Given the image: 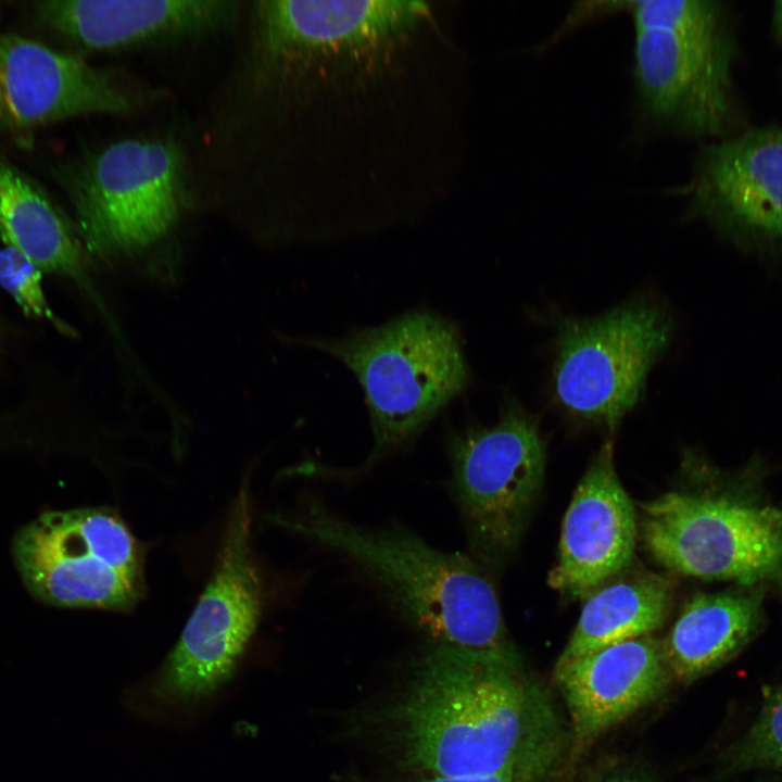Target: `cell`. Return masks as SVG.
<instances>
[{"label":"cell","mask_w":782,"mask_h":782,"mask_svg":"<svg viewBox=\"0 0 782 782\" xmlns=\"http://www.w3.org/2000/svg\"><path fill=\"white\" fill-rule=\"evenodd\" d=\"M761 584L697 593L661 642L672 677L690 683L735 656L761 627Z\"/></svg>","instance_id":"e0dca14e"},{"label":"cell","mask_w":782,"mask_h":782,"mask_svg":"<svg viewBox=\"0 0 782 782\" xmlns=\"http://www.w3.org/2000/svg\"><path fill=\"white\" fill-rule=\"evenodd\" d=\"M128 93L106 72L0 31V127L25 129L92 113H125Z\"/></svg>","instance_id":"4fadbf2b"},{"label":"cell","mask_w":782,"mask_h":782,"mask_svg":"<svg viewBox=\"0 0 782 782\" xmlns=\"http://www.w3.org/2000/svg\"><path fill=\"white\" fill-rule=\"evenodd\" d=\"M80 236L99 255L136 252L174 227L185 203L178 148L126 139L87 156L67 177Z\"/></svg>","instance_id":"ba28073f"},{"label":"cell","mask_w":782,"mask_h":782,"mask_svg":"<svg viewBox=\"0 0 782 782\" xmlns=\"http://www.w3.org/2000/svg\"><path fill=\"white\" fill-rule=\"evenodd\" d=\"M673 593L672 581L654 572L634 573L596 589L588 595L555 666L652 634L665 622Z\"/></svg>","instance_id":"d6986e66"},{"label":"cell","mask_w":782,"mask_h":782,"mask_svg":"<svg viewBox=\"0 0 782 782\" xmlns=\"http://www.w3.org/2000/svg\"><path fill=\"white\" fill-rule=\"evenodd\" d=\"M38 16L63 36L91 49H116L215 31L235 17L231 1L52 0Z\"/></svg>","instance_id":"2e32d148"},{"label":"cell","mask_w":782,"mask_h":782,"mask_svg":"<svg viewBox=\"0 0 782 782\" xmlns=\"http://www.w3.org/2000/svg\"><path fill=\"white\" fill-rule=\"evenodd\" d=\"M600 782H651L643 773L622 771L613 773Z\"/></svg>","instance_id":"cb8c5ba5"},{"label":"cell","mask_w":782,"mask_h":782,"mask_svg":"<svg viewBox=\"0 0 782 782\" xmlns=\"http://www.w3.org/2000/svg\"><path fill=\"white\" fill-rule=\"evenodd\" d=\"M640 507L644 544L667 569L744 586L782 584V504L669 491Z\"/></svg>","instance_id":"8992f818"},{"label":"cell","mask_w":782,"mask_h":782,"mask_svg":"<svg viewBox=\"0 0 782 782\" xmlns=\"http://www.w3.org/2000/svg\"><path fill=\"white\" fill-rule=\"evenodd\" d=\"M344 364L357 378L374 446L362 468L415 439L469 381L461 333L427 310L340 339H303Z\"/></svg>","instance_id":"277c9868"},{"label":"cell","mask_w":782,"mask_h":782,"mask_svg":"<svg viewBox=\"0 0 782 782\" xmlns=\"http://www.w3.org/2000/svg\"><path fill=\"white\" fill-rule=\"evenodd\" d=\"M634 83L643 113L690 136L721 135L734 116L729 35L635 28Z\"/></svg>","instance_id":"8fae6325"},{"label":"cell","mask_w":782,"mask_h":782,"mask_svg":"<svg viewBox=\"0 0 782 782\" xmlns=\"http://www.w3.org/2000/svg\"><path fill=\"white\" fill-rule=\"evenodd\" d=\"M0 238L42 273L68 277L91 292L83 245L61 212L0 157Z\"/></svg>","instance_id":"ac0fdd59"},{"label":"cell","mask_w":782,"mask_h":782,"mask_svg":"<svg viewBox=\"0 0 782 782\" xmlns=\"http://www.w3.org/2000/svg\"><path fill=\"white\" fill-rule=\"evenodd\" d=\"M250 539L251 506L244 487L231 507L212 577L157 673L161 693L199 699L232 676L262 614V583Z\"/></svg>","instance_id":"30bf717a"},{"label":"cell","mask_w":782,"mask_h":782,"mask_svg":"<svg viewBox=\"0 0 782 782\" xmlns=\"http://www.w3.org/2000/svg\"><path fill=\"white\" fill-rule=\"evenodd\" d=\"M425 782H513L504 777H441L430 775Z\"/></svg>","instance_id":"603a6c76"},{"label":"cell","mask_w":782,"mask_h":782,"mask_svg":"<svg viewBox=\"0 0 782 782\" xmlns=\"http://www.w3.org/2000/svg\"><path fill=\"white\" fill-rule=\"evenodd\" d=\"M274 521L352 560L412 626L438 643L514 653L495 589L474 558L399 528L355 525L311 499Z\"/></svg>","instance_id":"3957f363"},{"label":"cell","mask_w":782,"mask_h":782,"mask_svg":"<svg viewBox=\"0 0 782 782\" xmlns=\"http://www.w3.org/2000/svg\"><path fill=\"white\" fill-rule=\"evenodd\" d=\"M673 330L657 303L638 298L558 328L553 391L575 418L614 428L641 400L652 366Z\"/></svg>","instance_id":"9c48e42d"},{"label":"cell","mask_w":782,"mask_h":782,"mask_svg":"<svg viewBox=\"0 0 782 782\" xmlns=\"http://www.w3.org/2000/svg\"><path fill=\"white\" fill-rule=\"evenodd\" d=\"M11 554L28 593L46 605L124 610L144 591L142 548L108 507L45 512L15 532Z\"/></svg>","instance_id":"5b68a950"},{"label":"cell","mask_w":782,"mask_h":782,"mask_svg":"<svg viewBox=\"0 0 782 782\" xmlns=\"http://www.w3.org/2000/svg\"><path fill=\"white\" fill-rule=\"evenodd\" d=\"M452 491L472 557L500 564L516 546L545 468L538 424L508 399L499 421L471 425L450 436Z\"/></svg>","instance_id":"52a82bcc"},{"label":"cell","mask_w":782,"mask_h":782,"mask_svg":"<svg viewBox=\"0 0 782 782\" xmlns=\"http://www.w3.org/2000/svg\"><path fill=\"white\" fill-rule=\"evenodd\" d=\"M772 17L774 33L782 42V1L774 2Z\"/></svg>","instance_id":"d4e9b609"},{"label":"cell","mask_w":782,"mask_h":782,"mask_svg":"<svg viewBox=\"0 0 782 782\" xmlns=\"http://www.w3.org/2000/svg\"><path fill=\"white\" fill-rule=\"evenodd\" d=\"M636 531L634 506L616 474L608 440L573 492L548 584L571 596H588L631 564Z\"/></svg>","instance_id":"5bb4252c"},{"label":"cell","mask_w":782,"mask_h":782,"mask_svg":"<svg viewBox=\"0 0 782 782\" xmlns=\"http://www.w3.org/2000/svg\"><path fill=\"white\" fill-rule=\"evenodd\" d=\"M634 27L718 36L727 34L719 2L706 0L631 1Z\"/></svg>","instance_id":"ffe728a7"},{"label":"cell","mask_w":782,"mask_h":782,"mask_svg":"<svg viewBox=\"0 0 782 782\" xmlns=\"http://www.w3.org/2000/svg\"><path fill=\"white\" fill-rule=\"evenodd\" d=\"M728 767L733 772L751 769L782 772V688L767 698L749 731L731 749Z\"/></svg>","instance_id":"44dd1931"},{"label":"cell","mask_w":782,"mask_h":782,"mask_svg":"<svg viewBox=\"0 0 782 782\" xmlns=\"http://www.w3.org/2000/svg\"><path fill=\"white\" fill-rule=\"evenodd\" d=\"M399 720L408 764L431 775L539 782L559 758L554 711L521 678L515 652L436 642Z\"/></svg>","instance_id":"7a4b0ae2"},{"label":"cell","mask_w":782,"mask_h":782,"mask_svg":"<svg viewBox=\"0 0 782 782\" xmlns=\"http://www.w3.org/2000/svg\"><path fill=\"white\" fill-rule=\"evenodd\" d=\"M688 192L692 215L737 247L782 250V128H754L705 147Z\"/></svg>","instance_id":"7c38bea8"},{"label":"cell","mask_w":782,"mask_h":782,"mask_svg":"<svg viewBox=\"0 0 782 782\" xmlns=\"http://www.w3.org/2000/svg\"><path fill=\"white\" fill-rule=\"evenodd\" d=\"M554 677L582 744L655 699L672 676L661 642L648 634L555 666Z\"/></svg>","instance_id":"9a60e30c"},{"label":"cell","mask_w":782,"mask_h":782,"mask_svg":"<svg viewBox=\"0 0 782 782\" xmlns=\"http://www.w3.org/2000/svg\"><path fill=\"white\" fill-rule=\"evenodd\" d=\"M445 17L434 1L257 2V63L306 121L321 229L409 220L449 193L464 61Z\"/></svg>","instance_id":"6da1fadb"},{"label":"cell","mask_w":782,"mask_h":782,"mask_svg":"<svg viewBox=\"0 0 782 782\" xmlns=\"http://www.w3.org/2000/svg\"><path fill=\"white\" fill-rule=\"evenodd\" d=\"M0 287L28 316L46 319L61 331L68 327L51 310L42 286V272L15 250L0 249Z\"/></svg>","instance_id":"7402d4cb"}]
</instances>
